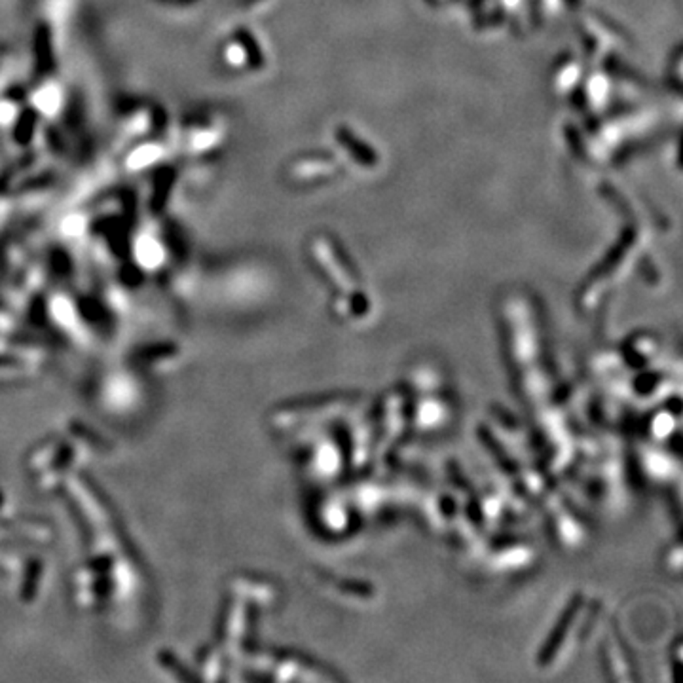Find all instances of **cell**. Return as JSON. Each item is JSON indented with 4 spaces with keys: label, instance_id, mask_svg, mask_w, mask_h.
<instances>
[{
    "label": "cell",
    "instance_id": "1",
    "mask_svg": "<svg viewBox=\"0 0 683 683\" xmlns=\"http://www.w3.org/2000/svg\"><path fill=\"white\" fill-rule=\"evenodd\" d=\"M37 59H39L40 69H50L51 67L50 32L44 27H40L39 32H37Z\"/></svg>",
    "mask_w": 683,
    "mask_h": 683
},
{
    "label": "cell",
    "instance_id": "2",
    "mask_svg": "<svg viewBox=\"0 0 683 683\" xmlns=\"http://www.w3.org/2000/svg\"><path fill=\"white\" fill-rule=\"evenodd\" d=\"M32 126H34V116L25 114L23 118H21L20 128H18V131H15V135H18V139H20L21 142L29 141V137H31L32 133Z\"/></svg>",
    "mask_w": 683,
    "mask_h": 683
},
{
    "label": "cell",
    "instance_id": "3",
    "mask_svg": "<svg viewBox=\"0 0 683 683\" xmlns=\"http://www.w3.org/2000/svg\"><path fill=\"white\" fill-rule=\"evenodd\" d=\"M171 180H173V175L171 173H167V175H164V179H160L158 183V190L154 192V199H158L160 204H158V207H161V204L166 201V196H167V192H169V188H171Z\"/></svg>",
    "mask_w": 683,
    "mask_h": 683
}]
</instances>
